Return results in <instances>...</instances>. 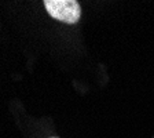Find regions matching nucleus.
I'll list each match as a JSON object with an SVG mask.
<instances>
[{
  "label": "nucleus",
  "mask_w": 154,
  "mask_h": 138,
  "mask_svg": "<svg viewBox=\"0 0 154 138\" xmlns=\"http://www.w3.org/2000/svg\"><path fill=\"white\" fill-rule=\"evenodd\" d=\"M52 138H55V137H52Z\"/></svg>",
  "instance_id": "f03ea898"
},
{
  "label": "nucleus",
  "mask_w": 154,
  "mask_h": 138,
  "mask_svg": "<svg viewBox=\"0 0 154 138\" xmlns=\"http://www.w3.org/2000/svg\"><path fill=\"white\" fill-rule=\"evenodd\" d=\"M43 4L50 17L63 24L74 25L81 18V7L77 0H44Z\"/></svg>",
  "instance_id": "f257e3e1"
}]
</instances>
